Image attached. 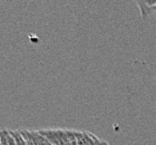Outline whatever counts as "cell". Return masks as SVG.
Returning a JSON list of instances; mask_svg holds the SVG:
<instances>
[{"mask_svg":"<svg viewBox=\"0 0 156 145\" xmlns=\"http://www.w3.org/2000/svg\"><path fill=\"white\" fill-rule=\"evenodd\" d=\"M39 132L51 143V145H77V136L74 129H44Z\"/></svg>","mask_w":156,"mask_h":145,"instance_id":"1","label":"cell"},{"mask_svg":"<svg viewBox=\"0 0 156 145\" xmlns=\"http://www.w3.org/2000/svg\"><path fill=\"white\" fill-rule=\"evenodd\" d=\"M77 145H111L107 141L87 131H77Z\"/></svg>","mask_w":156,"mask_h":145,"instance_id":"2","label":"cell"},{"mask_svg":"<svg viewBox=\"0 0 156 145\" xmlns=\"http://www.w3.org/2000/svg\"><path fill=\"white\" fill-rule=\"evenodd\" d=\"M27 142H29L31 145H51V143L42 135L38 131H31V129H20Z\"/></svg>","mask_w":156,"mask_h":145,"instance_id":"3","label":"cell"},{"mask_svg":"<svg viewBox=\"0 0 156 145\" xmlns=\"http://www.w3.org/2000/svg\"><path fill=\"white\" fill-rule=\"evenodd\" d=\"M156 3V0H145V1H136V5L138 6V9L140 11L142 18L146 19L151 15V9Z\"/></svg>","mask_w":156,"mask_h":145,"instance_id":"4","label":"cell"},{"mask_svg":"<svg viewBox=\"0 0 156 145\" xmlns=\"http://www.w3.org/2000/svg\"><path fill=\"white\" fill-rule=\"evenodd\" d=\"M0 145H16L11 129H0Z\"/></svg>","mask_w":156,"mask_h":145,"instance_id":"5","label":"cell"},{"mask_svg":"<svg viewBox=\"0 0 156 145\" xmlns=\"http://www.w3.org/2000/svg\"><path fill=\"white\" fill-rule=\"evenodd\" d=\"M12 134H13V137H15V141H16V145H28L27 144V141L23 136L21 132H20V129L12 131Z\"/></svg>","mask_w":156,"mask_h":145,"instance_id":"6","label":"cell"},{"mask_svg":"<svg viewBox=\"0 0 156 145\" xmlns=\"http://www.w3.org/2000/svg\"><path fill=\"white\" fill-rule=\"evenodd\" d=\"M156 13V3L152 7V9H151V13Z\"/></svg>","mask_w":156,"mask_h":145,"instance_id":"7","label":"cell"},{"mask_svg":"<svg viewBox=\"0 0 156 145\" xmlns=\"http://www.w3.org/2000/svg\"><path fill=\"white\" fill-rule=\"evenodd\" d=\"M27 144H28V145H31V144H30V143H29V142H27Z\"/></svg>","mask_w":156,"mask_h":145,"instance_id":"8","label":"cell"}]
</instances>
